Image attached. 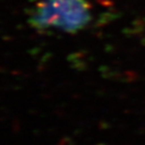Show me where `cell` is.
<instances>
[{
  "label": "cell",
  "mask_w": 145,
  "mask_h": 145,
  "mask_svg": "<svg viewBox=\"0 0 145 145\" xmlns=\"http://www.w3.org/2000/svg\"><path fill=\"white\" fill-rule=\"evenodd\" d=\"M91 19L87 0H36L28 13V23L37 31L74 33L84 29Z\"/></svg>",
  "instance_id": "1"
}]
</instances>
